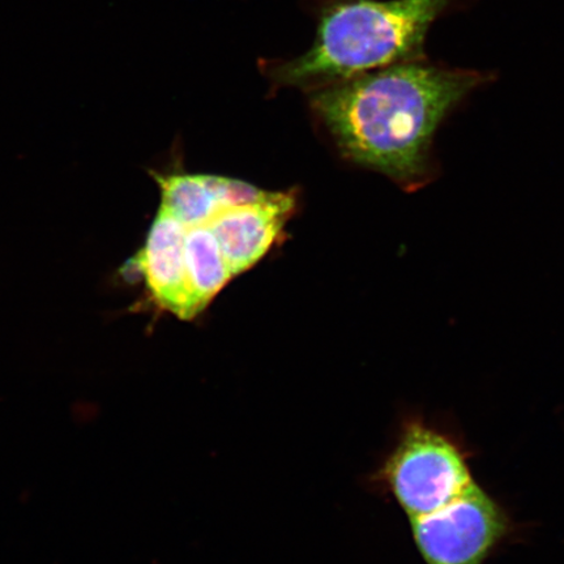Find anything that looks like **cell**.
<instances>
[{
    "mask_svg": "<svg viewBox=\"0 0 564 564\" xmlns=\"http://www.w3.org/2000/svg\"><path fill=\"white\" fill-rule=\"evenodd\" d=\"M486 80L478 70L409 61L310 90L308 108L345 160L414 192L436 171L440 126Z\"/></svg>",
    "mask_w": 564,
    "mask_h": 564,
    "instance_id": "obj_1",
    "label": "cell"
},
{
    "mask_svg": "<svg viewBox=\"0 0 564 564\" xmlns=\"http://www.w3.org/2000/svg\"><path fill=\"white\" fill-rule=\"evenodd\" d=\"M451 0H324L306 53L264 62L278 87L310 90L351 79L397 63L423 59L435 19Z\"/></svg>",
    "mask_w": 564,
    "mask_h": 564,
    "instance_id": "obj_2",
    "label": "cell"
},
{
    "mask_svg": "<svg viewBox=\"0 0 564 564\" xmlns=\"http://www.w3.org/2000/svg\"><path fill=\"white\" fill-rule=\"evenodd\" d=\"M379 481L409 520L432 513L476 482L470 453L446 429L422 419L405 422Z\"/></svg>",
    "mask_w": 564,
    "mask_h": 564,
    "instance_id": "obj_3",
    "label": "cell"
},
{
    "mask_svg": "<svg viewBox=\"0 0 564 564\" xmlns=\"http://www.w3.org/2000/svg\"><path fill=\"white\" fill-rule=\"evenodd\" d=\"M409 521L426 564H485L514 533L510 513L477 481L441 509Z\"/></svg>",
    "mask_w": 564,
    "mask_h": 564,
    "instance_id": "obj_4",
    "label": "cell"
},
{
    "mask_svg": "<svg viewBox=\"0 0 564 564\" xmlns=\"http://www.w3.org/2000/svg\"><path fill=\"white\" fill-rule=\"evenodd\" d=\"M185 232V225L160 208L143 249L130 260L129 267L143 278L148 299L159 312L193 321L199 313L188 284Z\"/></svg>",
    "mask_w": 564,
    "mask_h": 564,
    "instance_id": "obj_5",
    "label": "cell"
},
{
    "mask_svg": "<svg viewBox=\"0 0 564 564\" xmlns=\"http://www.w3.org/2000/svg\"><path fill=\"white\" fill-rule=\"evenodd\" d=\"M293 192L268 193L263 199L217 210L207 223L217 238L231 276L262 259L281 236L295 209Z\"/></svg>",
    "mask_w": 564,
    "mask_h": 564,
    "instance_id": "obj_6",
    "label": "cell"
},
{
    "mask_svg": "<svg viewBox=\"0 0 564 564\" xmlns=\"http://www.w3.org/2000/svg\"><path fill=\"white\" fill-rule=\"evenodd\" d=\"M185 260L195 307L202 314L232 279L220 245L207 224L186 228Z\"/></svg>",
    "mask_w": 564,
    "mask_h": 564,
    "instance_id": "obj_7",
    "label": "cell"
},
{
    "mask_svg": "<svg viewBox=\"0 0 564 564\" xmlns=\"http://www.w3.org/2000/svg\"><path fill=\"white\" fill-rule=\"evenodd\" d=\"M153 178L160 186V208L186 228L207 224L221 209L208 175L156 173Z\"/></svg>",
    "mask_w": 564,
    "mask_h": 564,
    "instance_id": "obj_8",
    "label": "cell"
}]
</instances>
